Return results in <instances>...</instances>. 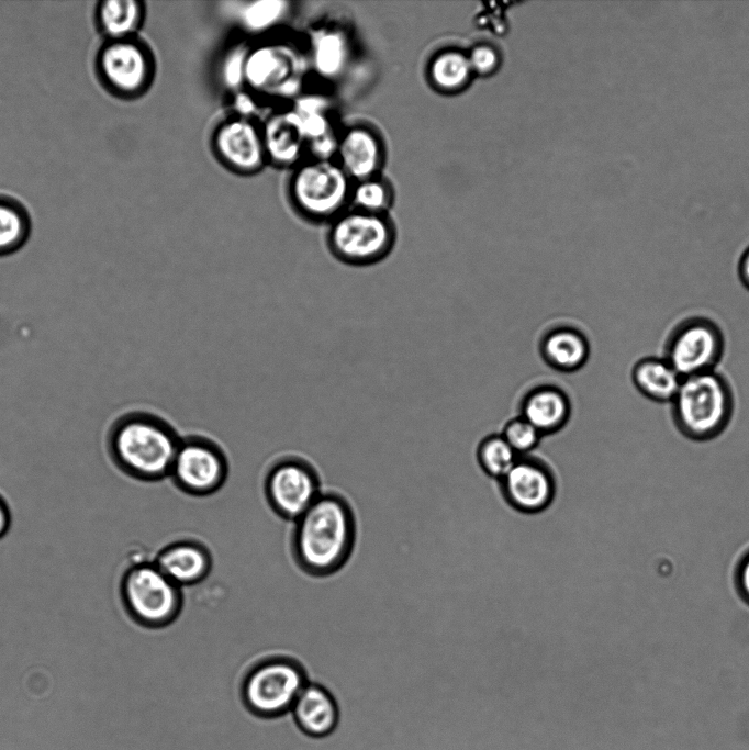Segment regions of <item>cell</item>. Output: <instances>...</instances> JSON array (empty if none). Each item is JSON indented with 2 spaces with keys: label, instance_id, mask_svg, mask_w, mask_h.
Here are the masks:
<instances>
[{
  "label": "cell",
  "instance_id": "obj_1",
  "mask_svg": "<svg viewBox=\"0 0 749 750\" xmlns=\"http://www.w3.org/2000/svg\"><path fill=\"white\" fill-rule=\"evenodd\" d=\"M356 534V517L348 500L334 491L322 492L293 522L292 558L297 567L310 577H331L350 559Z\"/></svg>",
  "mask_w": 749,
  "mask_h": 750
},
{
  "label": "cell",
  "instance_id": "obj_2",
  "mask_svg": "<svg viewBox=\"0 0 749 750\" xmlns=\"http://www.w3.org/2000/svg\"><path fill=\"white\" fill-rule=\"evenodd\" d=\"M181 436L160 415L132 411L119 416L108 433L112 461L125 474L157 482L169 478Z\"/></svg>",
  "mask_w": 749,
  "mask_h": 750
},
{
  "label": "cell",
  "instance_id": "obj_3",
  "mask_svg": "<svg viewBox=\"0 0 749 750\" xmlns=\"http://www.w3.org/2000/svg\"><path fill=\"white\" fill-rule=\"evenodd\" d=\"M734 413V389L717 370L683 378L670 402L674 427L693 441H709L720 436Z\"/></svg>",
  "mask_w": 749,
  "mask_h": 750
},
{
  "label": "cell",
  "instance_id": "obj_4",
  "mask_svg": "<svg viewBox=\"0 0 749 750\" xmlns=\"http://www.w3.org/2000/svg\"><path fill=\"white\" fill-rule=\"evenodd\" d=\"M123 605L138 625L160 629L171 625L183 607L182 587L172 582L154 561H137L120 582Z\"/></svg>",
  "mask_w": 749,
  "mask_h": 750
},
{
  "label": "cell",
  "instance_id": "obj_5",
  "mask_svg": "<svg viewBox=\"0 0 749 750\" xmlns=\"http://www.w3.org/2000/svg\"><path fill=\"white\" fill-rule=\"evenodd\" d=\"M93 69L98 82L109 94L133 100L150 86L155 65L149 47L135 35L103 40L94 54Z\"/></svg>",
  "mask_w": 749,
  "mask_h": 750
},
{
  "label": "cell",
  "instance_id": "obj_6",
  "mask_svg": "<svg viewBox=\"0 0 749 750\" xmlns=\"http://www.w3.org/2000/svg\"><path fill=\"white\" fill-rule=\"evenodd\" d=\"M725 348V334L717 322L704 315H690L668 333L662 357L683 379L716 370Z\"/></svg>",
  "mask_w": 749,
  "mask_h": 750
},
{
  "label": "cell",
  "instance_id": "obj_7",
  "mask_svg": "<svg viewBox=\"0 0 749 750\" xmlns=\"http://www.w3.org/2000/svg\"><path fill=\"white\" fill-rule=\"evenodd\" d=\"M302 664L290 657L265 658L246 673L242 694L255 713L272 716L290 710L308 684Z\"/></svg>",
  "mask_w": 749,
  "mask_h": 750
},
{
  "label": "cell",
  "instance_id": "obj_8",
  "mask_svg": "<svg viewBox=\"0 0 749 750\" xmlns=\"http://www.w3.org/2000/svg\"><path fill=\"white\" fill-rule=\"evenodd\" d=\"M230 471L221 445L202 434L181 436L169 478L181 492L197 497L210 496L225 484Z\"/></svg>",
  "mask_w": 749,
  "mask_h": 750
},
{
  "label": "cell",
  "instance_id": "obj_9",
  "mask_svg": "<svg viewBox=\"0 0 749 750\" xmlns=\"http://www.w3.org/2000/svg\"><path fill=\"white\" fill-rule=\"evenodd\" d=\"M322 492L316 468L299 455L277 458L264 478V494L269 507L287 522L297 520Z\"/></svg>",
  "mask_w": 749,
  "mask_h": 750
},
{
  "label": "cell",
  "instance_id": "obj_10",
  "mask_svg": "<svg viewBox=\"0 0 749 750\" xmlns=\"http://www.w3.org/2000/svg\"><path fill=\"white\" fill-rule=\"evenodd\" d=\"M327 243L338 261L366 267L381 261L389 254L392 235L380 217L367 212H349L333 222Z\"/></svg>",
  "mask_w": 749,
  "mask_h": 750
},
{
  "label": "cell",
  "instance_id": "obj_11",
  "mask_svg": "<svg viewBox=\"0 0 749 750\" xmlns=\"http://www.w3.org/2000/svg\"><path fill=\"white\" fill-rule=\"evenodd\" d=\"M292 197L303 212L314 217L333 215L349 192V177L331 159L302 165L293 175Z\"/></svg>",
  "mask_w": 749,
  "mask_h": 750
},
{
  "label": "cell",
  "instance_id": "obj_12",
  "mask_svg": "<svg viewBox=\"0 0 749 750\" xmlns=\"http://www.w3.org/2000/svg\"><path fill=\"white\" fill-rule=\"evenodd\" d=\"M499 482L506 503L525 514L548 508L557 491L556 477L549 464L530 455L519 457Z\"/></svg>",
  "mask_w": 749,
  "mask_h": 750
},
{
  "label": "cell",
  "instance_id": "obj_13",
  "mask_svg": "<svg viewBox=\"0 0 749 750\" xmlns=\"http://www.w3.org/2000/svg\"><path fill=\"white\" fill-rule=\"evenodd\" d=\"M301 61L289 46L258 45L247 51L245 82L256 90L290 96L299 87Z\"/></svg>",
  "mask_w": 749,
  "mask_h": 750
},
{
  "label": "cell",
  "instance_id": "obj_14",
  "mask_svg": "<svg viewBox=\"0 0 749 750\" xmlns=\"http://www.w3.org/2000/svg\"><path fill=\"white\" fill-rule=\"evenodd\" d=\"M518 415L529 422L541 435L550 436L562 430L572 415L569 394L559 385L541 383L528 389L518 404Z\"/></svg>",
  "mask_w": 749,
  "mask_h": 750
},
{
  "label": "cell",
  "instance_id": "obj_15",
  "mask_svg": "<svg viewBox=\"0 0 749 750\" xmlns=\"http://www.w3.org/2000/svg\"><path fill=\"white\" fill-rule=\"evenodd\" d=\"M214 145L221 158L239 170H255L266 157L261 132L244 117L221 124L214 135Z\"/></svg>",
  "mask_w": 749,
  "mask_h": 750
},
{
  "label": "cell",
  "instance_id": "obj_16",
  "mask_svg": "<svg viewBox=\"0 0 749 750\" xmlns=\"http://www.w3.org/2000/svg\"><path fill=\"white\" fill-rule=\"evenodd\" d=\"M154 563L180 587L204 581L213 567V558L205 545L192 539H180L163 547Z\"/></svg>",
  "mask_w": 749,
  "mask_h": 750
},
{
  "label": "cell",
  "instance_id": "obj_17",
  "mask_svg": "<svg viewBox=\"0 0 749 750\" xmlns=\"http://www.w3.org/2000/svg\"><path fill=\"white\" fill-rule=\"evenodd\" d=\"M538 351L550 369L561 373H573L589 361L591 344L580 328L562 324L552 326L543 334Z\"/></svg>",
  "mask_w": 749,
  "mask_h": 750
},
{
  "label": "cell",
  "instance_id": "obj_18",
  "mask_svg": "<svg viewBox=\"0 0 749 750\" xmlns=\"http://www.w3.org/2000/svg\"><path fill=\"white\" fill-rule=\"evenodd\" d=\"M290 710L299 728L313 737L331 734L338 723L334 696L317 683H308Z\"/></svg>",
  "mask_w": 749,
  "mask_h": 750
},
{
  "label": "cell",
  "instance_id": "obj_19",
  "mask_svg": "<svg viewBox=\"0 0 749 750\" xmlns=\"http://www.w3.org/2000/svg\"><path fill=\"white\" fill-rule=\"evenodd\" d=\"M261 135L266 156L283 165L297 161L308 143L302 119L294 109L272 115Z\"/></svg>",
  "mask_w": 749,
  "mask_h": 750
},
{
  "label": "cell",
  "instance_id": "obj_20",
  "mask_svg": "<svg viewBox=\"0 0 749 750\" xmlns=\"http://www.w3.org/2000/svg\"><path fill=\"white\" fill-rule=\"evenodd\" d=\"M630 379L642 396L657 403H670L682 381L662 356H646L638 359L631 367Z\"/></svg>",
  "mask_w": 749,
  "mask_h": 750
},
{
  "label": "cell",
  "instance_id": "obj_21",
  "mask_svg": "<svg viewBox=\"0 0 749 750\" xmlns=\"http://www.w3.org/2000/svg\"><path fill=\"white\" fill-rule=\"evenodd\" d=\"M144 18V2L137 0H101L93 13L96 27L103 40L137 35Z\"/></svg>",
  "mask_w": 749,
  "mask_h": 750
},
{
  "label": "cell",
  "instance_id": "obj_22",
  "mask_svg": "<svg viewBox=\"0 0 749 750\" xmlns=\"http://www.w3.org/2000/svg\"><path fill=\"white\" fill-rule=\"evenodd\" d=\"M337 154L340 167L356 179L365 180L377 169L379 146L374 136L359 127L346 132L338 141Z\"/></svg>",
  "mask_w": 749,
  "mask_h": 750
},
{
  "label": "cell",
  "instance_id": "obj_23",
  "mask_svg": "<svg viewBox=\"0 0 749 750\" xmlns=\"http://www.w3.org/2000/svg\"><path fill=\"white\" fill-rule=\"evenodd\" d=\"M31 232L32 220L24 203L12 194L0 192V257L20 250Z\"/></svg>",
  "mask_w": 749,
  "mask_h": 750
},
{
  "label": "cell",
  "instance_id": "obj_24",
  "mask_svg": "<svg viewBox=\"0 0 749 750\" xmlns=\"http://www.w3.org/2000/svg\"><path fill=\"white\" fill-rule=\"evenodd\" d=\"M347 42L338 30L318 32L312 44V63L315 71L324 78L338 76L346 64Z\"/></svg>",
  "mask_w": 749,
  "mask_h": 750
},
{
  "label": "cell",
  "instance_id": "obj_25",
  "mask_svg": "<svg viewBox=\"0 0 749 750\" xmlns=\"http://www.w3.org/2000/svg\"><path fill=\"white\" fill-rule=\"evenodd\" d=\"M476 457L482 471L498 480H501L519 458L501 434H490L482 438L478 444Z\"/></svg>",
  "mask_w": 749,
  "mask_h": 750
},
{
  "label": "cell",
  "instance_id": "obj_26",
  "mask_svg": "<svg viewBox=\"0 0 749 750\" xmlns=\"http://www.w3.org/2000/svg\"><path fill=\"white\" fill-rule=\"evenodd\" d=\"M288 10V2L282 0H257L245 4L241 19L246 29L253 32L264 31L281 20Z\"/></svg>",
  "mask_w": 749,
  "mask_h": 750
},
{
  "label": "cell",
  "instance_id": "obj_27",
  "mask_svg": "<svg viewBox=\"0 0 749 750\" xmlns=\"http://www.w3.org/2000/svg\"><path fill=\"white\" fill-rule=\"evenodd\" d=\"M470 69L469 60L463 55L446 53L434 61L432 76L439 87L456 89L466 82Z\"/></svg>",
  "mask_w": 749,
  "mask_h": 750
},
{
  "label": "cell",
  "instance_id": "obj_28",
  "mask_svg": "<svg viewBox=\"0 0 749 750\" xmlns=\"http://www.w3.org/2000/svg\"><path fill=\"white\" fill-rule=\"evenodd\" d=\"M500 434L519 457L530 455L543 438V435L521 415L508 419Z\"/></svg>",
  "mask_w": 749,
  "mask_h": 750
},
{
  "label": "cell",
  "instance_id": "obj_29",
  "mask_svg": "<svg viewBox=\"0 0 749 750\" xmlns=\"http://www.w3.org/2000/svg\"><path fill=\"white\" fill-rule=\"evenodd\" d=\"M353 199L356 205L366 211H377L387 203V192L382 184L364 180L354 190Z\"/></svg>",
  "mask_w": 749,
  "mask_h": 750
},
{
  "label": "cell",
  "instance_id": "obj_30",
  "mask_svg": "<svg viewBox=\"0 0 749 750\" xmlns=\"http://www.w3.org/2000/svg\"><path fill=\"white\" fill-rule=\"evenodd\" d=\"M246 55L247 51L236 48L226 56L222 75L227 87L236 89L245 82Z\"/></svg>",
  "mask_w": 749,
  "mask_h": 750
},
{
  "label": "cell",
  "instance_id": "obj_31",
  "mask_svg": "<svg viewBox=\"0 0 749 750\" xmlns=\"http://www.w3.org/2000/svg\"><path fill=\"white\" fill-rule=\"evenodd\" d=\"M298 113L302 119L304 135L309 144L333 134L325 110Z\"/></svg>",
  "mask_w": 749,
  "mask_h": 750
},
{
  "label": "cell",
  "instance_id": "obj_32",
  "mask_svg": "<svg viewBox=\"0 0 749 750\" xmlns=\"http://www.w3.org/2000/svg\"><path fill=\"white\" fill-rule=\"evenodd\" d=\"M468 60L472 69L483 74L495 67L498 58L491 48L481 46L473 49Z\"/></svg>",
  "mask_w": 749,
  "mask_h": 750
},
{
  "label": "cell",
  "instance_id": "obj_33",
  "mask_svg": "<svg viewBox=\"0 0 749 750\" xmlns=\"http://www.w3.org/2000/svg\"><path fill=\"white\" fill-rule=\"evenodd\" d=\"M736 584L741 596L749 603V551L744 555L738 563Z\"/></svg>",
  "mask_w": 749,
  "mask_h": 750
},
{
  "label": "cell",
  "instance_id": "obj_34",
  "mask_svg": "<svg viewBox=\"0 0 749 750\" xmlns=\"http://www.w3.org/2000/svg\"><path fill=\"white\" fill-rule=\"evenodd\" d=\"M737 273L740 283L749 291V247L746 248L739 258Z\"/></svg>",
  "mask_w": 749,
  "mask_h": 750
},
{
  "label": "cell",
  "instance_id": "obj_35",
  "mask_svg": "<svg viewBox=\"0 0 749 750\" xmlns=\"http://www.w3.org/2000/svg\"><path fill=\"white\" fill-rule=\"evenodd\" d=\"M11 526V512L8 503L0 495V539L3 538Z\"/></svg>",
  "mask_w": 749,
  "mask_h": 750
},
{
  "label": "cell",
  "instance_id": "obj_36",
  "mask_svg": "<svg viewBox=\"0 0 749 750\" xmlns=\"http://www.w3.org/2000/svg\"><path fill=\"white\" fill-rule=\"evenodd\" d=\"M235 105L242 113H250L254 110V103L246 94L237 96Z\"/></svg>",
  "mask_w": 749,
  "mask_h": 750
}]
</instances>
